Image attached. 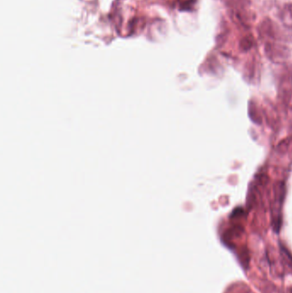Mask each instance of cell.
Wrapping results in <instances>:
<instances>
[{
    "mask_svg": "<svg viewBox=\"0 0 292 293\" xmlns=\"http://www.w3.org/2000/svg\"><path fill=\"white\" fill-rule=\"evenodd\" d=\"M258 31L260 36L268 40L275 39L277 37V27L269 19H266L262 21V23L259 26Z\"/></svg>",
    "mask_w": 292,
    "mask_h": 293,
    "instance_id": "obj_1",
    "label": "cell"
},
{
    "mask_svg": "<svg viewBox=\"0 0 292 293\" xmlns=\"http://www.w3.org/2000/svg\"><path fill=\"white\" fill-rule=\"evenodd\" d=\"M266 52L267 55L270 58H285L287 55V51L283 46H278L273 43H267L266 44Z\"/></svg>",
    "mask_w": 292,
    "mask_h": 293,
    "instance_id": "obj_2",
    "label": "cell"
},
{
    "mask_svg": "<svg viewBox=\"0 0 292 293\" xmlns=\"http://www.w3.org/2000/svg\"><path fill=\"white\" fill-rule=\"evenodd\" d=\"M280 21L286 28H292V4H286L280 14Z\"/></svg>",
    "mask_w": 292,
    "mask_h": 293,
    "instance_id": "obj_3",
    "label": "cell"
},
{
    "mask_svg": "<svg viewBox=\"0 0 292 293\" xmlns=\"http://www.w3.org/2000/svg\"><path fill=\"white\" fill-rule=\"evenodd\" d=\"M224 1L229 7L232 8V11L244 10L250 3V0H224Z\"/></svg>",
    "mask_w": 292,
    "mask_h": 293,
    "instance_id": "obj_4",
    "label": "cell"
},
{
    "mask_svg": "<svg viewBox=\"0 0 292 293\" xmlns=\"http://www.w3.org/2000/svg\"><path fill=\"white\" fill-rule=\"evenodd\" d=\"M253 44H254V38H253L252 35H251V34H250V35H246V36H244V38L240 40L239 47H240L242 51L246 52V51L250 50V49L252 47Z\"/></svg>",
    "mask_w": 292,
    "mask_h": 293,
    "instance_id": "obj_5",
    "label": "cell"
},
{
    "mask_svg": "<svg viewBox=\"0 0 292 293\" xmlns=\"http://www.w3.org/2000/svg\"><path fill=\"white\" fill-rule=\"evenodd\" d=\"M288 293H292V287H291L289 290H288Z\"/></svg>",
    "mask_w": 292,
    "mask_h": 293,
    "instance_id": "obj_6",
    "label": "cell"
}]
</instances>
